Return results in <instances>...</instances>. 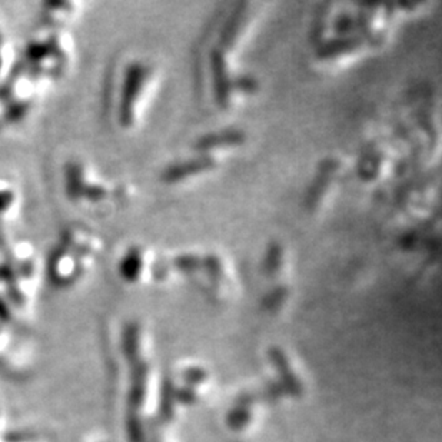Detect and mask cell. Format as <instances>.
<instances>
[{
    "mask_svg": "<svg viewBox=\"0 0 442 442\" xmlns=\"http://www.w3.org/2000/svg\"><path fill=\"white\" fill-rule=\"evenodd\" d=\"M246 11L221 12L208 25L196 51V91L209 108L229 111L242 95L256 91V81L232 69V51L239 42Z\"/></svg>",
    "mask_w": 442,
    "mask_h": 442,
    "instance_id": "6da1fadb",
    "label": "cell"
},
{
    "mask_svg": "<svg viewBox=\"0 0 442 442\" xmlns=\"http://www.w3.org/2000/svg\"><path fill=\"white\" fill-rule=\"evenodd\" d=\"M162 81L161 66L148 55L126 52L118 56L108 69L104 86V115L118 132L136 131Z\"/></svg>",
    "mask_w": 442,
    "mask_h": 442,
    "instance_id": "7a4b0ae2",
    "label": "cell"
},
{
    "mask_svg": "<svg viewBox=\"0 0 442 442\" xmlns=\"http://www.w3.org/2000/svg\"><path fill=\"white\" fill-rule=\"evenodd\" d=\"M65 198L78 209L92 214H111L132 204L136 188L126 181L108 178L92 164L71 159L62 168Z\"/></svg>",
    "mask_w": 442,
    "mask_h": 442,
    "instance_id": "3957f363",
    "label": "cell"
},
{
    "mask_svg": "<svg viewBox=\"0 0 442 442\" xmlns=\"http://www.w3.org/2000/svg\"><path fill=\"white\" fill-rule=\"evenodd\" d=\"M104 253L102 238L91 228L71 223L59 233L46 258V275L55 288H71L85 278Z\"/></svg>",
    "mask_w": 442,
    "mask_h": 442,
    "instance_id": "277c9868",
    "label": "cell"
},
{
    "mask_svg": "<svg viewBox=\"0 0 442 442\" xmlns=\"http://www.w3.org/2000/svg\"><path fill=\"white\" fill-rule=\"evenodd\" d=\"M245 135L239 129L223 128L211 131L194 139L182 155L171 161L161 174V181L169 186L192 184L215 174L226 155L241 148Z\"/></svg>",
    "mask_w": 442,
    "mask_h": 442,
    "instance_id": "5b68a950",
    "label": "cell"
},
{
    "mask_svg": "<svg viewBox=\"0 0 442 442\" xmlns=\"http://www.w3.org/2000/svg\"><path fill=\"white\" fill-rule=\"evenodd\" d=\"M74 45L64 28L42 25L22 48L21 65L52 84L62 78L72 62Z\"/></svg>",
    "mask_w": 442,
    "mask_h": 442,
    "instance_id": "8992f818",
    "label": "cell"
},
{
    "mask_svg": "<svg viewBox=\"0 0 442 442\" xmlns=\"http://www.w3.org/2000/svg\"><path fill=\"white\" fill-rule=\"evenodd\" d=\"M118 273L128 285L139 283L144 279L166 282L176 273L174 253L161 252L142 242L129 245L118 259Z\"/></svg>",
    "mask_w": 442,
    "mask_h": 442,
    "instance_id": "52a82bcc",
    "label": "cell"
},
{
    "mask_svg": "<svg viewBox=\"0 0 442 442\" xmlns=\"http://www.w3.org/2000/svg\"><path fill=\"white\" fill-rule=\"evenodd\" d=\"M146 381H148V365L142 361H138L132 366L131 389H129V406L132 411H138L145 399L146 393Z\"/></svg>",
    "mask_w": 442,
    "mask_h": 442,
    "instance_id": "ba28073f",
    "label": "cell"
},
{
    "mask_svg": "<svg viewBox=\"0 0 442 442\" xmlns=\"http://www.w3.org/2000/svg\"><path fill=\"white\" fill-rule=\"evenodd\" d=\"M139 348H141V328L136 322H128L124 326L122 332V349L125 356L132 365L141 361Z\"/></svg>",
    "mask_w": 442,
    "mask_h": 442,
    "instance_id": "9c48e42d",
    "label": "cell"
},
{
    "mask_svg": "<svg viewBox=\"0 0 442 442\" xmlns=\"http://www.w3.org/2000/svg\"><path fill=\"white\" fill-rule=\"evenodd\" d=\"M175 386L172 382H165L164 383V391H162V401H161V416L168 421L174 415V405L176 402L175 396Z\"/></svg>",
    "mask_w": 442,
    "mask_h": 442,
    "instance_id": "30bf717a",
    "label": "cell"
},
{
    "mask_svg": "<svg viewBox=\"0 0 442 442\" xmlns=\"http://www.w3.org/2000/svg\"><path fill=\"white\" fill-rule=\"evenodd\" d=\"M126 432L131 442H144L145 441V432L141 418L135 411H131L126 416Z\"/></svg>",
    "mask_w": 442,
    "mask_h": 442,
    "instance_id": "8fae6325",
    "label": "cell"
},
{
    "mask_svg": "<svg viewBox=\"0 0 442 442\" xmlns=\"http://www.w3.org/2000/svg\"><path fill=\"white\" fill-rule=\"evenodd\" d=\"M248 419H249V412H248V409L238 405V406L229 413V416H228V423H229V426L233 428V429H241V428H243V426L246 425Z\"/></svg>",
    "mask_w": 442,
    "mask_h": 442,
    "instance_id": "7c38bea8",
    "label": "cell"
},
{
    "mask_svg": "<svg viewBox=\"0 0 442 442\" xmlns=\"http://www.w3.org/2000/svg\"><path fill=\"white\" fill-rule=\"evenodd\" d=\"M184 379L188 383V386L194 388L206 379V372L201 368H191L184 372Z\"/></svg>",
    "mask_w": 442,
    "mask_h": 442,
    "instance_id": "4fadbf2b",
    "label": "cell"
},
{
    "mask_svg": "<svg viewBox=\"0 0 442 442\" xmlns=\"http://www.w3.org/2000/svg\"><path fill=\"white\" fill-rule=\"evenodd\" d=\"M175 396H176L178 402H182L185 405H191L196 401V392L192 386H185V388L176 389Z\"/></svg>",
    "mask_w": 442,
    "mask_h": 442,
    "instance_id": "5bb4252c",
    "label": "cell"
},
{
    "mask_svg": "<svg viewBox=\"0 0 442 442\" xmlns=\"http://www.w3.org/2000/svg\"><path fill=\"white\" fill-rule=\"evenodd\" d=\"M35 436L32 433H24V432H16V433H6L5 441L6 442H32Z\"/></svg>",
    "mask_w": 442,
    "mask_h": 442,
    "instance_id": "9a60e30c",
    "label": "cell"
}]
</instances>
